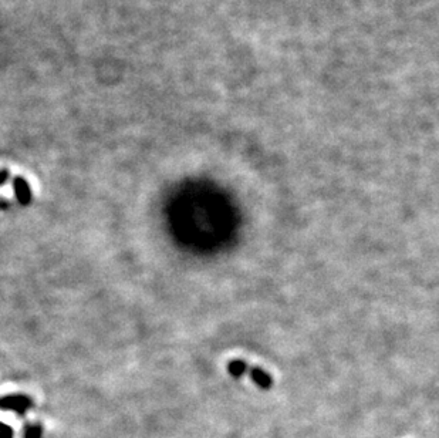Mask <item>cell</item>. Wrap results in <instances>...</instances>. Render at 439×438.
Here are the masks:
<instances>
[{"mask_svg": "<svg viewBox=\"0 0 439 438\" xmlns=\"http://www.w3.org/2000/svg\"><path fill=\"white\" fill-rule=\"evenodd\" d=\"M33 405L32 400L21 394H15V396H6L1 400V407L3 410H13L19 414H24L30 407Z\"/></svg>", "mask_w": 439, "mask_h": 438, "instance_id": "1", "label": "cell"}, {"mask_svg": "<svg viewBox=\"0 0 439 438\" xmlns=\"http://www.w3.org/2000/svg\"><path fill=\"white\" fill-rule=\"evenodd\" d=\"M13 191H15V195H16V198H17L20 205L27 206V205L32 203V199H33L32 189H30L29 182L23 177H15L13 178Z\"/></svg>", "mask_w": 439, "mask_h": 438, "instance_id": "2", "label": "cell"}, {"mask_svg": "<svg viewBox=\"0 0 439 438\" xmlns=\"http://www.w3.org/2000/svg\"><path fill=\"white\" fill-rule=\"evenodd\" d=\"M249 374H250V378L253 380V383H255L258 387L263 388V390L272 388V386H273V378H272V376H270L267 371H264L263 369H260L258 366L250 367Z\"/></svg>", "mask_w": 439, "mask_h": 438, "instance_id": "3", "label": "cell"}, {"mask_svg": "<svg viewBox=\"0 0 439 438\" xmlns=\"http://www.w3.org/2000/svg\"><path fill=\"white\" fill-rule=\"evenodd\" d=\"M249 366L244 360H240V358H235V360H230L228 363V373L235 378H240L242 376H244L246 371H249Z\"/></svg>", "mask_w": 439, "mask_h": 438, "instance_id": "4", "label": "cell"}, {"mask_svg": "<svg viewBox=\"0 0 439 438\" xmlns=\"http://www.w3.org/2000/svg\"><path fill=\"white\" fill-rule=\"evenodd\" d=\"M41 436V427L40 425H34V424H29L24 430V438H40Z\"/></svg>", "mask_w": 439, "mask_h": 438, "instance_id": "5", "label": "cell"}, {"mask_svg": "<svg viewBox=\"0 0 439 438\" xmlns=\"http://www.w3.org/2000/svg\"><path fill=\"white\" fill-rule=\"evenodd\" d=\"M1 438H13V430L7 424H1Z\"/></svg>", "mask_w": 439, "mask_h": 438, "instance_id": "6", "label": "cell"}, {"mask_svg": "<svg viewBox=\"0 0 439 438\" xmlns=\"http://www.w3.org/2000/svg\"><path fill=\"white\" fill-rule=\"evenodd\" d=\"M1 175H3V179H1V185H4V184H6V181H7V177H9V172H7L6 169H3V171H1Z\"/></svg>", "mask_w": 439, "mask_h": 438, "instance_id": "7", "label": "cell"}]
</instances>
